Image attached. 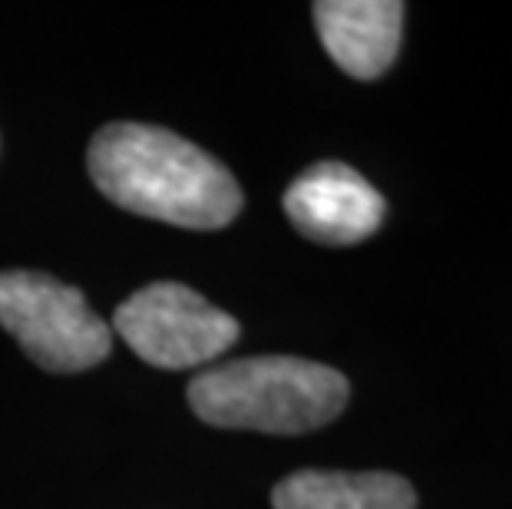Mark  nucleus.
I'll list each match as a JSON object with an SVG mask.
<instances>
[{
  "label": "nucleus",
  "instance_id": "obj_6",
  "mask_svg": "<svg viewBox=\"0 0 512 509\" xmlns=\"http://www.w3.org/2000/svg\"><path fill=\"white\" fill-rule=\"evenodd\" d=\"M400 0H318V27L328 57L354 80H377L397 60L403 34Z\"/></svg>",
  "mask_w": 512,
  "mask_h": 509
},
{
  "label": "nucleus",
  "instance_id": "obj_2",
  "mask_svg": "<svg viewBox=\"0 0 512 509\" xmlns=\"http://www.w3.org/2000/svg\"><path fill=\"white\" fill-rule=\"evenodd\" d=\"M347 397L351 384L341 371L288 354L228 361L189 384V407L205 424L281 437L331 424L347 407Z\"/></svg>",
  "mask_w": 512,
  "mask_h": 509
},
{
  "label": "nucleus",
  "instance_id": "obj_5",
  "mask_svg": "<svg viewBox=\"0 0 512 509\" xmlns=\"http://www.w3.org/2000/svg\"><path fill=\"white\" fill-rule=\"evenodd\" d=\"M285 215L318 245H357L380 229L387 202L357 169L318 162L288 186Z\"/></svg>",
  "mask_w": 512,
  "mask_h": 509
},
{
  "label": "nucleus",
  "instance_id": "obj_1",
  "mask_svg": "<svg viewBox=\"0 0 512 509\" xmlns=\"http://www.w3.org/2000/svg\"><path fill=\"white\" fill-rule=\"evenodd\" d=\"M86 169L119 209L179 229H225L245 202L219 159L162 126H103L86 153Z\"/></svg>",
  "mask_w": 512,
  "mask_h": 509
},
{
  "label": "nucleus",
  "instance_id": "obj_7",
  "mask_svg": "<svg viewBox=\"0 0 512 509\" xmlns=\"http://www.w3.org/2000/svg\"><path fill=\"white\" fill-rule=\"evenodd\" d=\"M275 509H417V490L397 473L298 470L271 490Z\"/></svg>",
  "mask_w": 512,
  "mask_h": 509
},
{
  "label": "nucleus",
  "instance_id": "obj_4",
  "mask_svg": "<svg viewBox=\"0 0 512 509\" xmlns=\"http://www.w3.org/2000/svg\"><path fill=\"white\" fill-rule=\"evenodd\" d=\"M113 328L146 364L182 371L225 354L238 341V321L179 281H156L129 295Z\"/></svg>",
  "mask_w": 512,
  "mask_h": 509
},
{
  "label": "nucleus",
  "instance_id": "obj_3",
  "mask_svg": "<svg viewBox=\"0 0 512 509\" xmlns=\"http://www.w3.org/2000/svg\"><path fill=\"white\" fill-rule=\"evenodd\" d=\"M0 324L53 374L90 371L113 351V331L83 291L43 272H0Z\"/></svg>",
  "mask_w": 512,
  "mask_h": 509
}]
</instances>
